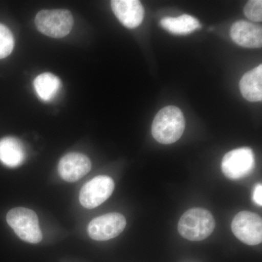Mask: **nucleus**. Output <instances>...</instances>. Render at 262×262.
Wrapping results in <instances>:
<instances>
[{"mask_svg":"<svg viewBox=\"0 0 262 262\" xmlns=\"http://www.w3.org/2000/svg\"><path fill=\"white\" fill-rule=\"evenodd\" d=\"M184 129L185 120L182 112L177 106H169L157 114L151 125V134L160 144H170L182 137Z\"/></svg>","mask_w":262,"mask_h":262,"instance_id":"f257e3e1","label":"nucleus"},{"mask_svg":"<svg viewBox=\"0 0 262 262\" xmlns=\"http://www.w3.org/2000/svg\"><path fill=\"white\" fill-rule=\"evenodd\" d=\"M215 228V220L211 212L204 208L188 210L179 222V234L191 241H201L211 235Z\"/></svg>","mask_w":262,"mask_h":262,"instance_id":"f03ea898","label":"nucleus"},{"mask_svg":"<svg viewBox=\"0 0 262 262\" xmlns=\"http://www.w3.org/2000/svg\"><path fill=\"white\" fill-rule=\"evenodd\" d=\"M7 222L22 241L33 244L42 241L39 220L32 210L22 207L13 208L7 214Z\"/></svg>","mask_w":262,"mask_h":262,"instance_id":"7ed1b4c3","label":"nucleus"},{"mask_svg":"<svg viewBox=\"0 0 262 262\" xmlns=\"http://www.w3.org/2000/svg\"><path fill=\"white\" fill-rule=\"evenodd\" d=\"M35 24L38 30L45 35L62 38L70 34L74 19L67 10H43L36 15Z\"/></svg>","mask_w":262,"mask_h":262,"instance_id":"20e7f679","label":"nucleus"},{"mask_svg":"<svg viewBox=\"0 0 262 262\" xmlns=\"http://www.w3.org/2000/svg\"><path fill=\"white\" fill-rule=\"evenodd\" d=\"M255 167V155L249 147L238 148L224 156L222 169L224 175L232 180H239L252 173Z\"/></svg>","mask_w":262,"mask_h":262,"instance_id":"39448f33","label":"nucleus"},{"mask_svg":"<svg viewBox=\"0 0 262 262\" xmlns=\"http://www.w3.org/2000/svg\"><path fill=\"white\" fill-rule=\"evenodd\" d=\"M232 232L245 244L256 246L262 241V220L256 213L241 211L232 222Z\"/></svg>","mask_w":262,"mask_h":262,"instance_id":"423d86ee","label":"nucleus"},{"mask_svg":"<svg viewBox=\"0 0 262 262\" xmlns=\"http://www.w3.org/2000/svg\"><path fill=\"white\" fill-rule=\"evenodd\" d=\"M115 182L107 176H98L86 183L80 192V202L84 208L92 209L104 203L112 195Z\"/></svg>","mask_w":262,"mask_h":262,"instance_id":"0eeeda50","label":"nucleus"},{"mask_svg":"<svg viewBox=\"0 0 262 262\" xmlns=\"http://www.w3.org/2000/svg\"><path fill=\"white\" fill-rule=\"evenodd\" d=\"M126 227V220L119 213H110L96 217L88 226V233L91 238L106 241L115 238Z\"/></svg>","mask_w":262,"mask_h":262,"instance_id":"6e6552de","label":"nucleus"},{"mask_svg":"<svg viewBox=\"0 0 262 262\" xmlns=\"http://www.w3.org/2000/svg\"><path fill=\"white\" fill-rule=\"evenodd\" d=\"M91 162L86 155L71 152L64 155L58 163V173L63 180L75 182L84 177L91 169Z\"/></svg>","mask_w":262,"mask_h":262,"instance_id":"1a4fd4ad","label":"nucleus"},{"mask_svg":"<svg viewBox=\"0 0 262 262\" xmlns=\"http://www.w3.org/2000/svg\"><path fill=\"white\" fill-rule=\"evenodd\" d=\"M111 5L117 18L127 28H136L142 23L144 9L140 1L113 0Z\"/></svg>","mask_w":262,"mask_h":262,"instance_id":"9d476101","label":"nucleus"},{"mask_svg":"<svg viewBox=\"0 0 262 262\" xmlns=\"http://www.w3.org/2000/svg\"><path fill=\"white\" fill-rule=\"evenodd\" d=\"M232 40L244 48H259L262 46V29L251 22L238 20L230 30Z\"/></svg>","mask_w":262,"mask_h":262,"instance_id":"9b49d317","label":"nucleus"},{"mask_svg":"<svg viewBox=\"0 0 262 262\" xmlns=\"http://www.w3.org/2000/svg\"><path fill=\"white\" fill-rule=\"evenodd\" d=\"M26 151L23 144L14 137L0 140V161L6 166L15 168L24 163Z\"/></svg>","mask_w":262,"mask_h":262,"instance_id":"f8f14e48","label":"nucleus"},{"mask_svg":"<svg viewBox=\"0 0 262 262\" xmlns=\"http://www.w3.org/2000/svg\"><path fill=\"white\" fill-rule=\"evenodd\" d=\"M243 96L251 102L262 100V65L245 74L239 82Z\"/></svg>","mask_w":262,"mask_h":262,"instance_id":"ddd939ff","label":"nucleus"},{"mask_svg":"<svg viewBox=\"0 0 262 262\" xmlns=\"http://www.w3.org/2000/svg\"><path fill=\"white\" fill-rule=\"evenodd\" d=\"M160 25L165 30L176 35H187L201 28V24L198 19L186 14L177 18L165 17L160 20Z\"/></svg>","mask_w":262,"mask_h":262,"instance_id":"4468645a","label":"nucleus"},{"mask_svg":"<svg viewBox=\"0 0 262 262\" xmlns=\"http://www.w3.org/2000/svg\"><path fill=\"white\" fill-rule=\"evenodd\" d=\"M36 93L44 101L53 99L61 87L60 79L51 73H43L36 77L34 81Z\"/></svg>","mask_w":262,"mask_h":262,"instance_id":"2eb2a0df","label":"nucleus"},{"mask_svg":"<svg viewBox=\"0 0 262 262\" xmlns=\"http://www.w3.org/2000/svg\"><path fill=\"white\" fill-rule=\"evenodd\" d=\"M14 37L8 27L0 24V59L9 56L14 48Z\"/></svg>","mask_w":262,"mask_h":262,"instance_id":"dca6fc26","label":"nucleus"},{"mask_svg":"<svg viewBox=\"0 0 262 262\" xmlns=\"http://www.w3.org/2000/svg\"><path fill=\"white\" fill-rule=\"evenodd\" d=\"M244 13L250 20L261 22L262 20L261 0H251L248 2L245 6Z\"/></svg>","mask_w":262,"mask_h":262,"instance_id":"f3484780","label":"nucleus"},{"mask_svg":"<svg viewBox=\"0 0 262 262\" xmlns=\"http://www.w3.org/2000/svg\"><path fill=\"white\" fill-rule=\"evenodd\" d=\"M253 200L258 206H262V185L258 184L253 189Z\"/></svg>","mask_w":262,"mask_h":262,"instance_id":"a211bd4d","label":"nucleus"}]
</instances>
